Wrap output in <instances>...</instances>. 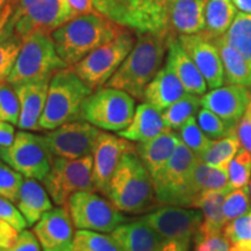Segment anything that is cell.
Here are the masks:
<instances>
[{"label":"cell","instance_id":"6da1fadb","mask_svg":"<svg viewBox=\"0 0 251 251\" xmlns=\"http://www.w3.org/2000/svg\"><path fill=\"white\" fill-rule=\"evenodd\" d=\"M103 196L127 214H147L162 206L151 176L135 152L122 155Z\"/></svg>","mask_w":251,"mask_h":251},{"label":"cell","instance_id":"7a4b0ae2","mask_svg":"<svg viewBox=\"0 0 251 251\" xmlns=\"http://www.w3.org/2000/svg\"><path fill=\"white\" fill-rule=\"evenodd\" d=\"M126 29L100 13L77 15L51 33L59 57L72 67Z\"/></svg>","mask_w":251,"mask_h":251},{"label":"cell","instance_id":"3957f363","mask_svg":"<svg viewBox=\"0 0 251 251\" xmlns=\"http://www.w3.org/2000/svg\"><path fill=\"white\" fill-rule=\"evenodd\" d=\"M168 39L159 34H137L133 49L106 86L125 91L134 99L143 100L146 87L161 70L168 50Z\"/></svg>","mask_w":251,"mask_h":251},{"label":"cell","instance_id":"277c9868","mask_svg":"<svg viewBox=\"0 0 251 251\" xmlns=\"http://www.w3.org/2000/svg\"><path fill=\"white\" fill-rule=\"evenodd\" d=\"M92 92L70 67L55 72L40 118L41 130H54L68 122L80 120L84 100Z\"/></svg>","mask_w":251,"mask_h":251},{"label":"cell","instance_id":"5b68a950","mask_svg":"<svg viewBox=\"0 0 251 251\" xmlns=\"http://www.w3.org/2000/svg\"><path fill=\"white\" fill-rule=\"evenodd\" d=\"M176 0H99L94 8L120 26L135 33L169 37V15Z\"/></svg>","mask_w":251,"mask_h":251},{"label":"cell","instance_id":"8992f818","mask_svg":"<svg viewBox=\"0 0 251 251\" xmlns=\"http://www.w3.org/2000/svg\"><path fill=\"white\" fill-rule=\"evenodd\" d=\"M197 161L196 153L180 141L165 168L152 179L157 199L162 206L192 207L197 198L192 187Z\"/></svg>","mask_w":251,"mask_h":251},{"label":"cell","instance_id":"52a82bcc","mask_svg":"<svg viewBox=\"0 0 251 251\" xmlns=\"http://www.w3.org/2000/svg\"><path fill=\"white\" fill-rule=\"evenodd\" d=\"M65 68L69 67L56 51L51 34L35 31L24 40L7 81L17 85L24 81L51 78L55 72Z\"/></svg>","mask_w":251,"mask_h":251},{"label":"cell","instance_id":"ba28073f","mask_svg":"<svg viewBox=\"0 0 251 251\" xmlns=\"http://www.w3.org/2000/svg\"><path fill=\"white\" fill-rule=\"evenodd\" d=\"M135 114V99L125 91L100 87L84 100L80 117L100 129L119 131L127 128Z\"/></svg>","mask_w":251,"mask_h":251},{"label":"cell","instance_id":"9c48e42d","mask_svg":"<svg viewBox=\"0 0 251 251\" xmlns=\"http://www.w3.org/2000/svg\"><path fill=\"white\" fill-rule=\"evenodd\" d=\"M134 45L133 30L126 28L118 37L93 50L70 68L87 87L96 91L111 79Z\"/></svg>","mask_w":251,"mask_h":251},{"label":"cell","instance_id":"30bf717a","mask_svg":"<svg viewBox=\"0 0 251 251\" xmlns=\"http://www.w3.org/2000/svg\"><path fill=\"white\" fill-rule=\"evenodd\" d=\"M93 157L87 155L76 159L54 157L43 185L57 206H65L74 193L96 191L93 184Z\"/></svg>","mask_w":251,"mask_h":251},{"label":"cell","instance_id":"8fae6325","mask_svg":"<svg viewBox=\"0 0 251 251\" xmlns=\"http://www.w3.org/2000/svg\"><path fill=\"white\" fill-rule=\"evenodd\" d=\"M0 158L26 178L43 180L49 174L54 156L45 137L20 130L11 146L0 147Z\"/></svg>","mask_w":251,"mask_h":251},{"label":"cell","instance_id":"7c38bea8","mask_svg":"<svg viewBox=\"0 0 251 251\" xmlns=\"http://www.w3.org/2000/svg\"><path fill=\"white\" fill-rule=\"evenodd\" d=\"M74 226L78 229L112 233L114 229L130 221L109 200L93 191H79L68 200Z\"/></svg>","mask_w":251,"mask_h":251},{"label":"cell","instance_id":"4fadbf2b","mask_svg":"<svg viewBox=\"0 0 251 251\" xmlns=\"http://www.w3.org/2000/svg\"><path fill=\"white\" fill-rule=\"evenodd\" d=\"M75 18L68 0H40L23 13L12 15L8 26L25 40L35 31L51 34L56 28Z\"/></svg>","mask_w":251,"mask_h":251},{"label":"cell","instance_id":"5bb4252c","mask_svg":"<svg viewBox=\"0 0 251 251\" xmlns=\"http://www.w3.org/2000/svg\"><path fill=\"white\" fill-rule=\"evenodd\" d=\"M100 133L90 122L77 120L59 126L43 137L52 156L76 159L93 153Z\"/></svg>","mask_w":251,"mask_h":251},{"label":"cell","instance_id":"9a60e30c","mask_svg":"<svg viewBox=\"0 0 251 251\" xmlns=\"http://www.w3.org/2000/svg\"><path fill=\"white\" fill-rule=\"evenodd\" d=\"M163 240H180L191 242L202 224V212L198 209L166 206L147 213L141 218Z\"/></svg>","mask_w":251,"mask_h":251},{"label":"cell","instance_id":"2e32d148","mask_svg":"<svg viewBox=\"0 0 251 251\" xmlns=\"http://www.w3.org/2000/svg\"><path fill=\"white\" fill-rule=\"evenodd\" d=\"M126 152L137 153L131 141L108 133H100L93 150L94 190L105 194L121 157Z\"/></svg>","mask_w":251,"mask_h":251},{"label":"cell","instance_id":"e0dca14e","mask_svg":"<svg viewBox=\"0 0 251 251\" xmlns=\"http://www.w3.org/2000/svg\"><path fill=\"white\" fill-rule=\"evenodd\" d=\"M178 41L194 64L201 72L209 89H216L225 83V70L218 47L203 34L179 35Z\"/></svg>","mask_w":251,"mask_h":251},{"label":"cell","instance_id":"ac0fdd59","mask_svg":"<svg viewBox=\"0 0 251 251\" xmlns=\"http://www.w3.org/2000/svg\"><path fill=\"white\" fill-rule=\"evenodd\" d=\"M33 231L43 251H71L75 233L68 205L45 213Z\"/></svg>","mask_w":251,"mask_h":251},{"label":"cell","instance_id":"d6986e66","mask_svg":"<svg viewBox=\"0 0 251 251\" xmlns=\"http://www.w3.org/2000/svg\"><path fill=\"white\" fill-rule=\"evenodd\" d=\"M250 100L251 94L248 87L234 84L216 87L200 98L203 108L236 126L246 113Z\"/></svg>","mask_w":251,"mask_h":251},{"label":"cell","instance_id":"ffe728a7","mask_svg":"<svg viewBox=\"0 0 251 251\" xmlns=\"http://www.w3.org/2000/svg\"><path fill=\"white\" fill-rule=\"evenodd\" d=\"M50 79L51 78H45L13 85L20 101V118L18 122L20 129L41 130L40 118L46 106Z\"/></svg>","mask_w":251,"mask_h":251},{"label":"cell","instance_id":"44dd1931","mask_svg":"<svg viewBox=\"0 0 251 251\" xmlns=\"http://www.w3.org/2000/svg\"><path fill=\"white\" fill-rule=\"evenodd\" d=\"M166 67L175 72L179 78L187 93L203 96L207 91V83L205 78L194 64L192 58L187 55L177 37L168 39V56H166Z\"/></svg>","mask_w":251,"mask_h":251},{"label":"cell","instance_id":"7402d4cb","mask_svg":"<svg viewBox=\"0 0 251 251\" xmlns=\"http://www.w3.org/2000/svg\"><path fill=\"white\" fill-rule=\"evenodd\" d=\"M206 4L207 0H176L169 15V37L201 33Z\"/></svg>","mask_w":251,"mask_h":251},{"label":"cell","instance_id":"603a6c76","mask_svg":"<svg viewBox=\"0 0 251 251\" xmlns=\"http://www.w3.org/2000/svg\"><path fill=\"white\" fill-rule=\"evenodd\" d=\"M166 130L162 113L148 102L140 103L135 111L134 118L127 128L119 131V136L131 142L144 143L155 139Z\"/></svg>","mask_w":251,"mask_h":251},{"label":"cell","instance_id":"cb8c5ba5","mask_svg":"<svg viewBox=\"0 0 251 251\" xmlns=\"http://www.w3.org/2000/svg\"><path fill=\"white\" fill-rule=\"evenodd\" d=\"M122 251H158L164 240L142 219L126 222L112 231Z\"/></svg>","mask_w":251,"mask_h":251},{"label":"cell","instance_id":"d4e9b609","mask_svg":"<svg viewBox=\"0 0 251 251\" xmlns=\"http://www.w3.org/2000/svg\"><path fill=\"white\" fill-rule=\"evenodd\" d=\"M186 93L179 78L165 65L146 87L143 100L159 112H163Z\"/></svg>","mask_w":251,"mask_h":251},{"label":"cell","instance_id":"484cf974","mask_svg":"<svg viewBox=\"0 0 251 251\" xmlns=\"http://www.w3.org/2000/svg\"><path fill=\"white\" fill-rule=\"evenodd\" d=\"M179 142L178 135L171 130H166L155 139L140 143L136 147L137 155L152 179L165 168Z\"/></svg>","mask_w":251,"mask_h":251},{"label":"cell","instance_id":"4316f807","mask_svg":"<svg viewBox=\"0 0 251 251\" xmlns=\"http://www.w3.org/2000/svg\"><path fill=\"white\" fill-rule=\"evenodd\" d=\"M231 190L225 191H205L198 194L192 207L201 209L203 220L196 236H208V235L222 233L226 226L224 216L225 198ZM193 237V238H194Z\"/></svg>","mask_w":251,"mask_h":251},{"label":"cell","instance_id":"83f0119b","mask_svg":"<svg viewBox=\"0 0 251 251\" xmlns=\"http://www.w3.org/2000/svg\"><path fill=\"white\" fill-rule=\"evenodd\" d=\"M18 208L28 226H34L42 215L52 209V203L46 188L36 179L24 180L18 198Z\"/></svg>","mask_w":251,"mask_h":251},{"label":"cell","instance_id":"f1b7e54d","mask_svg":"<svg viewBox=\"0 0 251 251\" xmlns=\"http://www.w3.org/2000/svg\"><path fill=\"white\" fill-rule=\"evenodd\" d=\"M218 47L225 70V80L228 84L251 86V65L236 49L228 45L224 36L212 39Z\"/></svg>","mask_w":251,"mask_h":251},{"label":"cell","instance_id":"f546056e","mask_svg":"<svg viewBox=\"0 0 251 251\" xmlns=\"http://www.w3.org/2000/svg\"><path fill=\"white\" fill-rule=\"evenodd\" d=\"M236 14L237 8L231 0H207L205 28L201 34L209 39L225 35Z\"/></svg>","mask_w":251,"mask_h":251},{"label":"cell","instance_id":"4dcf8cb0","mask_svg":"<svg viewBox=\"0 0 251 251\" xmlns=\"http://www.w3.org/2000/svg\"><path fill=\"white\" fill-rule=\"evenodd\" d=\"M192 187L197 196L205 191L233 190L228 170L208 165L200 158H198L193 169Z\"/></svg>","mask_w":251,"mask_h":251},{"label":"cell","instance_id":"1f68e13d","mask_svg":"<svg viewBox=\"0 0 251 251\" xmlns=\"http://www.w3.org/2000/svg\"><path fill=\"white\" fill-rule=\"evenodd\" d=\"M222 36L251 65V14L237 12L231 26Z\"/></svg>","mask_w":251,"mask_h":251},{"label":"cell","instance_id":"d6a6232c","mask_svg":"<svg viewBox=\"0 0 251 251\" xmlns=\"http://www.w3.org/2000/svg\"><path fill=\"white\" fill-rule=\"evenodd\" d=\"M240 147L241 142L237 135L224 137V139L212 141L211 146L199 158L208 165L228 170V166L231 159L236 156Z\"/></svg>","mask_w":251,"mask_h":251},{"label":"cell","instance_id":"836d02e7","mask_svg":"<svg viewBox=\"0 0 251 251\" xmlns=\"http://www.w3.org/2000/svg\"><path fill=\"white\" fill-rule=\"evenodd\" d=\"M201 101L197 94L186 93L183 98L172 103L162 112L163 120L169 129H179L187 119L199 111Z\"/></svg>","mask_w":251,"mask_h":251},{"label":"cell","instance_id":"e575fe53","mask_svg":"<svg viewBox=\"0 0 251 251\" xmlns=\"http://www.w3.org/2000/svg\"><path fill=\"white\" fill-rule=\"evenodd\" d=\"M23 43L24 40L19 37L7 24L5 29L0 34V79L7 80Z\"/></svg>","mask_w":251,"mask_h":251},{"label":"cell","instance_id":"d590c367","mask_svg":"<svg viewBox=\"0 0 251 251\" xmlns=\"http://www.w3.org/2000/svg\"><path fill=\"white\" fill-rule=\"evenodd\" d=\"M72 250L77 251H122L113 236L99 231L78 229L75 233Z\"/></svg>","mask_w":251,"mask_h":251},{"label":"cell","instance_id":"8d00e7d4","mask_svg":"<svg viewBox=\"0 0 251 251\" xmlns=\"http://www.w3.org/2000/svg\"><path fill=\"white\" fill-rule=\"evenodd\" d=\"M197 122L201 130L209 139L219 140L227 136L237 135V126L229 124V122L222 120L221 118L214 114L207 108H202L198 111Z\"/></svg>","mask_w":251,"mask_h":251},{"label":"cell","instance_id":"74e56055","mask_svg":"<svg viewBox=\"0 0 251 251\" xmlns=\"http://www.w3.org/2000/svg\"><path fill=\"white\" fill-rule=\"evenodd\" d=\"M178 130H179V139L181 142L188 149L192 150L198 158L211 146L212 141L201 130L194 117L187 119V121Z\"/></svg>","mask_w":251,"mask_h":251},{"label":"cell","instance_id":"f35d334b","mask_svg":"<svg viewBox=\"0 0 251 251\" xmlns=\"http://www.w3.org/2000/svg\"><path fill=\"white\" fill-rule=\"evenodd\" d=\"M229 181L234 190L248 186L251 175V153L242 148L228 166Z\"/></svg>","mask_w":251,"mask_h":251},{"label":"cell","instance_id":"ab89813d","mask_svg":"<svg viewBox=\"0 0 251 251\" xmlns=\"http://www.w3.org/2000/svg\"><path fill=\"white\" fill-rule=\"evenodd\" d=\"M249 188L248 186L231 190L225 198L224 216L226 224L249 213Z\"/></svg>","mask_w":251,"mask_h":251},{"label":"cell","instance_id":"60d3db41","mask_svg":"<svg viewBox=\"0 0 251 251\" xmlns=\"http://www.w3.org/2000/svg\"><path fill=\"white\" fill-rule=\"evenodd\" d=\"M0 118L11 125H17L20 118V101L14 86L7 80L0 86Z\"/></svg>","mask_w":251,"mask_h":251},{"label":"cell","instance_id":"b9f144b4","mask_svg":"<svg viewBox=\"0 0 251 251\" xmlns=\"http://www.w3.org/2000/svg\"><path fill=\"white\" fill-rule=\"evenodd\" d=\"M23 183L24 176L20 172L0 161V197L6 198L12 202H17Z\"/></svg>","mask_w":251,"mask_h":251},{"label":"cell","instance_id":"7bdbcfd3","mask_svg":"<svg viewBox=\"0 0 251 251\" xmlns=\"http://www.w3.org/2000/svg\"><path fill=\"white\" fill-rule=\"evenodd\" d=\"M224 236L230 244L244 243L251 246V216L246 214L231 220L224 227Z\"/></svg>","mask_w":251,"mask_h":251},{"label":"cell","instance_id":"ee69618b","mask_svg":"<svg viewBox=\"0 0 251 251\" xmlns=\"http://www.w3.org/2000/svg\"><path fill=\"white\" fill-rule=\"evenodd\" d=\"M0 220L11 224L19 231L25 230V228L28 226L26 219L24 218L19 208H17L12 201L2 197H0Z\"/></svg>","mask_w":251,"mask_h":251},{"label":"cell","instance_id":"f6af8a7d","mask_svg":"<svg viewBox=\"0 0 251 251\" xmlns=\"http://www.w3.org/2000/svg\"><path fill=\"white\" fill-rule=\"evenodd\" d=\"M194 251H229V243L222 233L208 235V236H196Z\"/></svg>","mask_w":251,"mask_h":251},{"label":"cell","instance_id":"bcb514c9","mask_svg":"<svg viewBox=\"0 0 251 251\" xmlns=\"http://www.w3.org/2000/svg\"><path fill=\"white\" fill-rule=\"evenodd\" d=\"M0 251H41V244L34 231L23 230L13 246Z\"/></svg>","mask_w":251,"mask_h":251},{"label":"cell","instance_id":"7dc6e473","mask_svg":"<svg viewBox=\"0 0 251 251\" xmlns=\"http://www.w3.org/2000/svg\"><path fill=\"white\" fill-rule=\"evenodd\" d=\"M236 134L243 148L251 153V100L246 113L238 122Z\"/></svg>","mask_w":251,"mask_h":251},{"label":"cell","instance_id":"c3c4849f","mask_svg":"<svg viewBox=\"0 0 251 251\" xmlns=\"http://www.w3.org/2000/svg\"><path fill=\"white\" fill-rule=\"evenodd\" d=\"M19 230L8 222L0 220V250L8 249L17 242Z\"/></svg>","mask_w":251,"mask_h":251},{"label":"cell","instance_id":"681fc988","mask_svg":"<svg viewBox=\"0 0 251 251\" xmlns=\"http://www.w3.org/2000/svg\"><path fill=\"white\" fill-rule=\"evenodd\" d=\"M69 5L74 12L75 17L81 14L89 13H98L97 9L94 8L93 0H68Z\"/></svg>","mask_w":251,"mask_h":251},{"label":"cell","instance_id":"f907efd6","mask_svg":"<svg viewBox=\"0 0 251 251\" xmlns=\"http://www.w3.org/2000/svg\"><path fill=\"white\" fill-rule=\"evenodd\" d=\"M14 141V128L0 118V147H8Z\"/></svg>","mask_w":251,"mask_h":251},{"label":"cell","instance_id":"816d5d0a","mask_svg":"<svg viewBox=\"0 0 251 251\" xmlns=\"http://www.w3.org/2000/svg\"><path fill=\"white\" fill-rule=\"evenodd\" d=\"M190 243L187 241L180 240H165L158 251H188Z\"/></svg>","mask_w":251,"mask_h":251},{"label":"cell","instance_id":"f5cc1de1","mask_svg":"<svg viewBox=\"0 0 251 251\" xmlns=\"http://www.w3.org/2000/svg\"><path fill=\"white\" fill-rule=\"evenodd\" d=\"M13 6H12L11 2L0 7V34L2 33V30L5 29V27L7 26L9 20H11L12 15H13Z\"/></svg>","mask_w":251,"mask_h":251},{"label":"cell","instance_id":"db71d44e","mask_svg":"<svg viewBox=\"0 0 251 251\" xmlns=\"http://www.w3.org/2000/svg\"><path fill=\"white\" fill-rule=\"evenodd\" d=\"M37 1H40V0H11V4L14 9L13 15L23 13L25 9H27L29 6L35 4Z\"/></svg>","mask_w":251,"mask_h":251},{"label":"cell","instance_id":"11a10c76","mask_svg":"<svg viewBox=\"0 0 251 251\" xmlns=\"http://www.w3.org/2000/svg\"><path fill=\"white\" fill-rule=\"evenodd\" d=\"M231 1L241 12L251 14V0H231Z\"/></svg>","mask_w":251,"mask_h":251},{"label":"cell","instance_id":"9f6ffc18","mask_svg":"<svg viewBox=\"0 0 251 251\" xmlns=\"http://www.w3.org/2000/svg\"><path fill=\"white\" fill-rule=\"evenodd\" d=\"M229 251H251V246L244 243L230 244L229 246Z\"/></svg>","mask_w":251,"mask_h":251},{"label":"cell","instance_id":"6f0895ef","mask_svg":"<svg viewBox=\"0 0 251 251\" xmlns=\"http://www.w3.org/2000/svg\"><path fill=\"white\" fill-rule=\"evenodd\" d=\"M8 2H11V0H0V7H2V6L7 5Z\"/></svg>","mask_w":251,"mask_h":251},{"label":"cell","instance_id":"680465c9","mask_svg":"<svg viewBox=\"0 0 251 251\" xmlns=\"http://www.w3.org/2000/svg\"><path fill=\"white\" fill-rule=\"evenodd\" d=\"M5 81H6V80H2V79H0V86H1V85H2V84H4V83H5Z\"/></svg>","mask_w":251,"mask_h":251},{"label":"cell","instance_id":"91938a15","mask_svg":"<svg viewBox=\"0 0 251 251\" xmlns=\"http://www.w3.org/2000/svg\"><path fill=\"white\" fill-rule=\"evenodd\" d=\"M250 197H251V181H250Z\"/></svg>","mask_w":251,"mask_h":251},{"label":"cell","instance_id":"94428289","mask_svg":"<svg viewBox=\"0 0 251 251\" xmlns=\"http://www.w3.org/2000/svg\"><path fill=\"white\" fill-rule=\"evenodd\" d=\"M97 1H99V0H93V5H94V2H97Z\"/></svg>","mask_w":251,"mask_h":251},{"label":"cell","instance_id":"6125c7cd","mask_svg":"<svg viewBox=\"0 0 251 251\" xmlns=\"http://www.w3.org/2000/svg\"><path fill=\"white\" fill-rule=\"evenodd\" d=\"M250 216H251V213H250Z\"/></svg>","mask_w":251,"mask_h":251}]
</instances>
